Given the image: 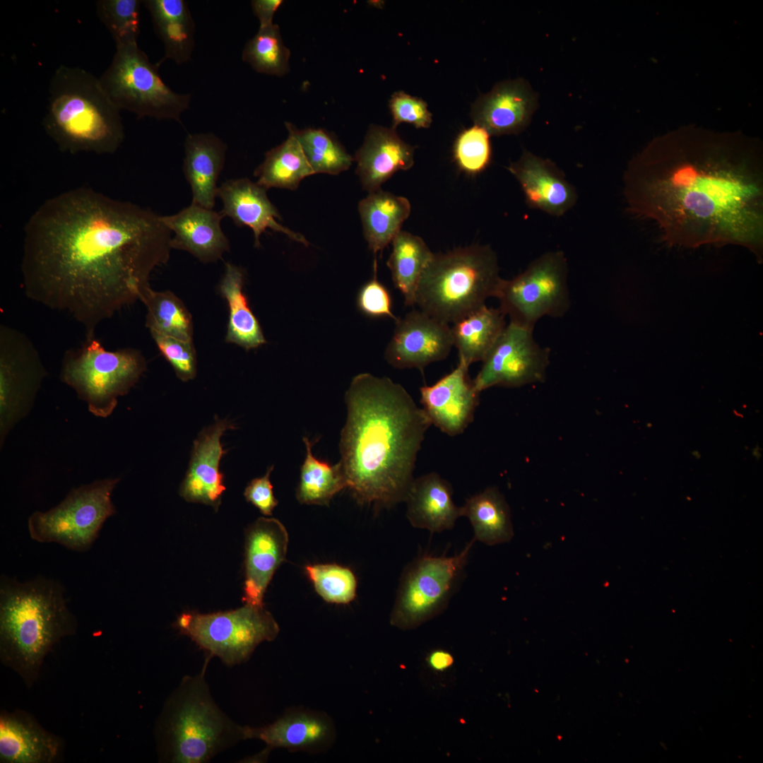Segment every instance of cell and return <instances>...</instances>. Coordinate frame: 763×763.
I'll use <instances>...</instances> for the list:
<instances>
[{
    "label": "cell",
    "instance_id": "1",
    "mask_svg": "<svg viewBox=\"0 0 763 763\" xmlns=\"http://www.w3.org/2000/svg\"><path fill=\"white\" fill-rule=\"evenodd\" d=\"M172 232L149 208L88 187L43 202L24 228L20 264L28 298L95 329L150 287L170 258Z\"/></svg>",
    "mask_w": 763,
    "mask_h": 763
},
{
    "label": "cell",
    "instance_id": "2",
    "mask_svg": "<svg viewBox=\"0 0 763 763\" xmlns=\"http://www.w3.org/2000/svg\"><path fill=\"white\" fill-rule=\"evenodd\" d=\"M629 212L653 222L668 244L739 245L763 255L760 142L687 126L654 138L624 177Z\"/></svg>",
    "mask_w": 763,
    "mask_h": 763
},
{
    "label": "cell",
    "instance_id": "3",
    "mask_svg": "<svg viewBox=\"0 0 763 763\" xmlns=\"http://www.w3.org/2000/svg\"><path fill=\"white\" fill-rule=\"evenodd\" d=\"M345 401L339 450L347 488L375 508L404 502L432 425L427 416L401 384L369 373L353 377Z\"/></svg>",
    "mask_w": 763,
    "mask_h": 763
},
{
    "label": "cell",
    "instance_id": "4",
    "mask_svg": "<svg viewBox=\"0 0 763 763\" xmlns=\"http://www.w3.org/2000/svg\"><path fill=\"white\" fill-rule=\"evenodd\" d=\"M65 590L42 576L26 582L0 579V660L28 688L40 675L45 657L63 638L77 630Z\"/></svg>",
    "mask_w": 763,
    "mask_h": 763
},
{
    "label": "cell",
    "instance_id": "5",
    "mask_svg": "<svg viewBox=\"0 0 763 763\" xmlns=\"http://www.w3.org/2000/svg\"><path fill=\"white\" fill-rule=\"evenodd\" d=\"M48 91L42 124L60 150L112 154L119 148L124 138L120 110L99 78L83 69L61 65Z\"/></svg>",
    "mask_w": 763,
    "mask_h": 763
},
{
    "label": "cell",
    "instance_id": "6",
    "mask_svg": "<svg viewBox=\"0 0 763 763\" xmlns=\"http://www.w3.org/2000/svg\"><path fill=\"white\" fill-rule=\"evenodd\" d=\"M202 670L185 675L166 699L154 727L160 762L203 763L244 740V726L213 698Z\"/></svg>",
    "mask_w": 763,
    "mask_h": 763
},
{
    "label": "cell",
    "instance_id": "7",
    "mask_svg": "<svg viewBox=\"0 0 763 763\" xmlns=\"http://www.w3.org/2000/svg\"><path fill=\"white\" fill-rule=\"evenodd\" d=\"M503 278L497 255L474 244L434 254L418 285L415 304L446 324H454L497 297Z\"/></svg>",
    "mask_w": 763,
    "mask_h": 763
},
{
    "label": "cell",
    "instance_id": "8",
    "mask_svg": "<svg viewBox=\"0 0 763 763\" xmlns=\"http://www.w3.org/2000/svg\"><path fill=\"white\" fill-rule=\"evenodd\" d=\"M146 369L142 353L133 348L107 350L93 337L79 348L67 350L60 379L72 388L95 416L105 418L118 398L127 394Z\"/></svg>",
    "mask_w": 763,
    "mask_h": 763
},
{
    "label": "cell",
    "instance_id": "9",
    "mask_svg": "<svg viewBox=\"0 0 763 763\" xmlns=\"http://www.w3.org/2000/svg\"><path fill=\"white\" fill-rule=\"evenodd\" d=\"M174 626L204 651L206 658L218 657L227 666L246 662L258 645L274 640L280 631L264 606L247 603L227 611L184 612Z\"/></svg>",
    "mask_w": 763,
    "mask_h": 763
},
{
    "label": "cell",
    "instance_id": "10",
    "mask_svg": "<svg viewBox=\"0 0 763 763\" xmlns=\"http://www.w3.org/2000/svg\"><path fill=\"white\" fill-rule=\"evenodd\" d=\"M159 66L152 64L137 42L116 46L108 68L99 78L114 104L140 119H175L190 105L191 95L174 92L162 80Z\"/></svg>",
    "mask_w": 763,
    "mask_h": 763
},
{
    "label": "cell",
    "instance_id": "11",
    "mask_svg": "<svg viewBox=\"0 0 763 763\" xmlns=\"http://www.w3.org/2000/svg\"><path fill=\"white\" fill-rule=\"evenodd\" d=\"M119 481L105 478L81 485L56 507L35 511L28 521L30 538L77 552L88 550L105 522L116 513L112 495Z\"/></svg>",
    "mask_w": 763,
    "mask_h": 763
},
{
    "label": "cell",
    "instance_id": "12",
    "mask_svg": "<svg viewBox=\"0 0 763 763\" xmlns=\"http://www.w3.org/2000/svg\"><path fill=\"white\" fill-rule=\"evenodd\" d=\"M474 541L454 556L422 555L405 568L390 615L391 625L415 629L446 608Z\"/></svg>",
    "mask_w": 763,
    "mask_h": 763
},
{
    "label": "cell",
    "instance_id": "13",
    "mask_svg": "<svg viewBox=\"0 0 763 763\" xmlns=\"http://www.w3.org/2000/svg\"><path fill=\"white\" fill-rule=\"evenodd\" d=\"M567 275L562 252L545 253L514 278L503 279L499 307L510 322L531 329L543 317H562L571 306Z\"/></svg>",
    "mask_w": 763,
    "mask_h": 763
},
{
    "label": "cell",
    "instance_id": "14",
    "mask_svg": "<svg viewBox=\"0 0 763 763\" xmlns=\"http://www.w3.org/2000/svg\"><path fill=\"white\" fill-rule=\"evenodd\" d=\"M47 371L31 340L19 330L0 326V445L30 412Z\"/></svg>",
    "mask_w": 763,
    "mask_h": 763
},
{
    "label": "cell",
    "instance_id": "15",
    "mask_svg": "<svg viewBox=\"0 0 763 763\" xmlns=\"http://www.w3.org/2000/svg\"><path fill=\"white\" fill-rule=\"evenodd\" d=\"M550 350L540 346L533 329L509 323L473 379L480 393L492 386L519 387L542 382L550 364Z\"/></svg>",
    "mask_w": 763,
    "mask_h": 763
},
{
    "label": "cell",
    "instance_id": "16",
    "mask_svg": "<svg viewBox=\"0 0 763 763\" xmlns=\"http://www.w3.org/2000/svg\"><path fill=\"white\" fill-rule=\"evenodd\" d=\"M395 323L384 352L385 360L395 368L422 369L446 358L454 346L449 324L420 309L409 312Z\"/></svg>",
    "mask_w": 763,
    "mask_h": 763
},
{
    "label": "cell",
    "instance_id": "17",
    "mask_svg": "<svg viewBox=\"0 0 763 763\" xmlns=\"http://www.w3.org/2000/svg\"><path fill=\"white\" fill-rule=\"evenodd\" d=\"M244 740L257 739L266 750L284 748L310 754L324 752L336 739L333 719L326 713L302 707L287 709L273 723L261 726H244Z\"/></svg>",
    "mask_w": 763,
    "mask_h": 763
},
{
    "label": "cell",
    "instance_id": "18",
    "mask_svg": "<svg viewBox=\"0 0 763 763\" xmlns=\"http://www.w3.org/2000/svg\"><path fill=\"white\" fill-rule=\"evenodd\" d=\"M288 540L285 526L275 518L259 517L247 529L244 603L264 606L266 588L285 560Z\"/></svg>",
    "mask_w": 763,
    "mask_h": 763
},
{
    "label": "cell",
    "instance_id": "19",
    "mask_svg": "<svg viewBox=\"0 0 763 763\" xmlns=\"http://www.w3.org/2000/svg\"><path fill=\"white\" fill-rule=\"evenodd\" d=\"M468 367H456L430 386L420 388V403L431 425L449 436L464 432L474 418L480 392L468 374Z\"/></svg>",
    "mask_w": 763,
    "mask_h": 763
},
{
    "label": "cell",
    "instance_id": "20",
    "mask_svg": "<svg viewBox=\"0 0 763 763\" xmlns=\"http://www.w3.org/2000/svg\"><path fill=\"white\" fill-rule=\"evenodd\" d=\"M235 428L227 419L216 418L215 422L203 429L194 441L189 467L179 490V495L187 502L218 509L225 490L220 463L227 452L220 439L226 430Z\"/></svg>",
    "mask_w": 763,
    "mask_h": 763
},
{
    "label": "cell",
    "instance_id": "21",
    "mask_svg": "<svg viewBox=\"0 0 763 763\" xmlns=\"http://www.w3.org/2000/svg\"><path fill=\"white\" fill-rule=\"evenodd\" d=\"M538 106V95L524 78L497 83L473 104L471 116L475 124L490 135L517 134L530 124Z\"/></svg>",
    "mask_w": 763,
    "mask_h": 763
},
{
    "label": "cell",
    "instance_id": "22",
    "mask_svg": "<svg viewBox=\"0 0 763 763\" xmlns=\"http://www.w3.org/2000/svg\"><path fill=\"white\" fill-rule=\"evenodd\" d=\"M217 197L223 203V217H230L235 225L247 226L254 233V246L260 247V237L267 229L284 233L305 246L308 241L301 234L280 225L281 216L271 202L266 189L248 178L227 179L218 189Z\"/></svg>",
    "mask_w": 763,
    "mask_h": 763
},
{
    "label": "cell",
    "instance_id": "23",
    "mask_svg": "<svg viewBox=\"0 0 763 763\" xmlns=\"http://www.w3.org/2000/svg\"><path fill=\"white\" fill-rule=\"evenodd\" d=\"M507 168L519 182L531 208L560 216L574 205L575 189L550 160L524 150Z\"/></svg>",
    "mask_w": 763,
    "mask_h": 763
},
{
    "label": "cell",
    "instance_id": "24",
    "mask_svg": "<svg viewBox=\"0 0 763 763\" xmlns=\"http://www.w3.org/2000/svg\"><path fill=\"white\" fill-rule=\"evenodd\" d=\"M62 751V740L30 714L20 709L1 711L0 762L53 763Z\"/></svg>",
    "mask_w": 763,
    "mask_h": 763
},
{
    "label": "cell",
    "instance_id": "25",
    "mask_svg": "<svg viewBox=\"0 0 763 763\" xmlns=\"http://www.w3.org/2000/svg\"><path fill=\"white\" fill-rule=\"evenodd\" d=\"M414 152L415 147L403 141L395 129L371 125L354 158L362 188L376 191L398 171L410 169Z\"/></svg>",
    "mask_w": 763,
    "mask_h": 763
},
{
    "label": "cell",
    "instance_id": "26",
    "mask_svg": "<svg viewBox=\"0 0 763 763\" xmlns=\"http://www.w3.org/2000/svg\"><path fill=\"white\" fill-rule=\"evenodd\" d=\"M220 212L192 203L176 214L161 216L174 232L171 248L186 251L203 263L215 262L230 250V242L221 228Z\"/></svg>",
    "mask_w": 763,
    "mask_h": 763
},
{
    "label": "cell",
    "instance_id": "27",
    "mask_svg": "<svg viewBox=\"0 0 763 763\" xmlns=\"http://www.w3.org/2000/svg\"><path fill=\"white\" fill-rule=\"evenodd\" d=\"M452 495L451 485L435 472L414 478L404 500L407 519L413 527L432 533L451 529L461 516Z\"/></svg>",
    "mask_w": 763,
    "mask_h": 763
},
{
    "label": "cell",
    "instance_id": "28",
    "mask_svg": "<svg viewBox=\"0 0 763 763\" xmlns=\"http://www.w3.org/2000/svg\"><path fill=\"white\" fill-rule=\"evenodd\" d=\"M226 150V144L212 133L191 134L186 137L183 171L191 189L192 203L214 208Z\"/></svg>",
    "mask_w": 763,
    "mask_h": 763
},
{
    "label": "cell",
    "instance_id": "29",
    "mask_svg": "<svg viewBox=\"0 0 763 763\" xmlns=\"http://www.w3.org/2000/svg\"><path fill=\"white\" fill-rule=\"evenodd\" d=\"M157 35L165 47V55L157 64L172 59L177 64L191 59L194 48L195 24L188 5L183 0H146Z\"/></svg>",
    "mask_w": 763,
    "mask_h": 763
},
{
    "label": "cell",
    "instance_id": "30",
    "mask_svg": "<svg viewBox=\"0 0 763 763\" xmlns=\"http://www.w3.org/2000/svg\"><path fill=\"white\" fill-rule=\"evenodd\" d=\"M363 234L374 254L382 252L401 231L409 217L411 206L408 199L379 189L369 193L358 206Z\"/></svg>",
    "mask_w": 763,
    "mask_h": 763
},
{
    "label": "cell",
    "instance_id": "31",
    "mask_svg": "<svg viewBox=\"0 0 763 763\" xmlns=\"http://www.w3.org/2000/svg\"><path fill=\"white\" fill-rule=\"evenodd\" d=\"M506 315L499 307L486 305L451 326L459 362L468 367L483 362L504 330Z\"/></svg>",
    "mask_w": 763,
    "mask_h": 763
},
{
    "label": "cell",
    "instance_id": "32",
    "mask_svg": "<svg viewBox=\"0 0 763 763\" xmlns=\"http://www.w3.org/2000/svg\"><path fill=\"white\" fill-rule=\"evenodd\" d=\"M244 282L242 269L227 263L219 284V291L227 301L229 308L225 341L249 350L265 344L266 341L243 292Z\"/></svg>",
    "mask_w": 763,
    "mask_h": 763
},
{
    "label": "cell",
    "instance_id": "33",
    "mask_svg": "<svg viewBox=\"0 0 763 763\" xmlns=\"http://www.w3.org/2000/svg\"><path fill=\"white\" fill-rule=\"evenodd\" d=\"M461 511L473 526L475 540L495 545L510 541L514 536L509 505L495 487L468 498Z\"/></svg>",
    "mask_w": 763,
    "mask_h": 763
},
{
    "label": "cell",
    "instance_id": "34",
    "mask_svg": "<svg viewBox=\"0 0 763 763\" xmlns=\"http://www.w3.org/2000/svg\"><path fill=\"white\" fill-rule=\"evenodd\" d=\"M391 243L386 265L406 305L413 306L418 285L434 253L420 237L406 231L401 230Z\"/></svg>",
    "mask_w": 763,
    "mask_h": 763
},
{
    "label": "cell",
    "instance_id": "35",
    "mask_svg": "<svg viewBox=\"0 0 763 763\" xmlns=\"http://www.w3.org/2000/svg\"><path fill=\"white\" fill-rule=\"evenodd\" d=\"M317 440L302 438L306 456L300 467L296 498L300 504L327 506L336 494L347 488V480L340 461L331 464L313 455L312 446Z\"/></svg>",
    "mask_w": 763,
    "mask_h": 763
},
{
    "label": "cell",
    "instance_id": "36",
    "mask_svg": "<svg viewBox=\"0 0 763 763\" xmlns=\"http://www.w3.org/2000/svg\"><path fill=\"white\" fill-rule=\"evenodd\" d=\"M313 174L299 141L290 133L284 142L266 153L264 160L254 171L256 183L266 190H295L303 179Z\"/></svg>",
    "mask_w": 763,
    "mask_h": 763
},
{
    "label": "cell",
    "instance_id": "37",
    "mask_svg": "<svg viewBox=\"0 0 763 763\" xmlns=\"http://www.w3.org/2000/svg\"><path fill=\"white\" fill-rule=\"evenodd\" d=\"M140 300L147 309L146 326L150 333L192 341L191 314L174 293L155 291L148 287L142 293Z\"/></svg>",
    "mask_w": 763,
    "mask_h": 763
},
{
    "label": "cell",
    "instance_id": "38",
    "mask_svg": "<svg viewBox=\"0 0 763 763\" xmlns=\"http://www.w3.org/2000/svg\"><path fill=\"white\" fill-rule=\"evenodd\" d=\"M288 133L299 141L314 174L338 175L347 170L353 161L343 146L321 129H298L285 123Z\"/></svg>",
    "mask_w": 763,
    "mask_h": 763
},
{
    "label": "cell",
    "instance_id": "39",
    "mask_svg": "<svg viewBox=\"0 0 763 763\" xmlns=\"http://www.w3.org/2000/svg\"><path fill=\"white\" fill-rule=\"evenodd\" d=\"M290 50L284 45L278 25L259 28L242 52V59L257 72L282 76L289 70Z\"/></svg>",
    "mask_w": 763,
    "mask_h": 763
},
{
    "label": "cell",
    "instance_id": "40",
    "mask_svg": "<svg viewBox=\"0 0 763 763\" xmlns=\"http://www.w3.org/2000/svg\"><path fill=\"white\" fill-rule=\"evenodd\" d=\"M305 573L315 591L326 602L348 604L356 597L357 581L348 567L336 564H315L305 567Z\"/></svg>",
    "mask_w": 763,
    "mask_h": 763
},
{
    "label": "cell",
    "instance_id": "41",
    "mask_svg": "<svg viewBox=\"0 0 763 763\" xmlns=\"http://www.w3.org/2000/svg\"><path fill=\"white\" fill-rule=\"evenodd\" d=\"M141 2L138 0H100L96 2L97 16L110 32L116 46L137 42Z\"/></svg>",
    "mask_w": 763,
    "mask_h": 763
},
{
    "label": "cell",
    "instance_id": "42",
    "mask_svg": "<svg viewBox=\"0 0 763 763\" xmlns=\"http://www.w3.org/2000/svg\"><path fill=\"white\" fill-rule=\"evenodd\" d=\"M490 136L485 129L475 124L458 135L454 143L453 156L461 171L476 175L490 165L492 157Z\"/></svg>",
    "mask_w": 763,
    "mask_h": 763
},
{
    "label": "cell",
    "instance_id": "43",
    "mask_svg": "<svg viewBox=\"0 0 763 763\" xmlns=\"http://www.w3.org/2000/svg\"><path fill=\"white\" fill-rule=\"evenodd\" d=\"M158 348L173 367L177 377L188 382L196 376V354L192 341L150 333Z\"/></svg>",
    "mask_w": 763,
    "mask_h": 763
},
{
    "label": "cell",
    "instance_id": "44",
    "mask_svg": "<svg viewBox=\"0 0 763 763\" xmlns=\"http://www.w3.org/2000/svg\"><path fill=\"white\" fill-rule=\"evenodd\" d=\"M389 109L393 118L392 128L395 129L402 123L413 124L417 129H427L432 122L427 103L403 91L396 92L391 95Z\"/></svg>",
    "mask_w": 763,
    "mask_h": 763
},
{
    "label": "cell",
    "instance_id": "45",
    "mask_svg": "<svg viewBox=\"0 0 763 763\" xmlns=\"http://www.w3.org/2000/svg\"><path fill=\"white\" fill-rule=\"evenodd\" d=\"M357 306L364 315L370 318L388 317L395 321L398 319L392 312L391 294L386 286L377 279L376 272L374 277L360 289Z\"/></svg>",
    "mask_w": 763,
    "mask_h": 763
},
{
    "label": "cell",
    "instance_id": "46",
    "mask_svg": "<svg viewBox=\"0 0 763 763\" xmlns=\"http://www.w3.org/2000/svg\"><path fill=\"white\" fill-rule=\"evenodd\" d=\"M273 466L267 468L266 473L261 477L252 479L244 491L246 500L256 507L264 516H271L278 501L273 492L270 476Z\"/></svg>",
    "mask_w": 763,
    "mask_h": 763
},
{
    "label": "cell",
    "instance_id": "47",
    "mask_svg": "<svg viewBox=\"0 0 763 763\" xmlns=\"http://www.w3.org/2000/svg\"><path fill=\"white\" fill-rule=\"evenodd\" d=\"M282 0H254L252 1V7L254 15L259 20L260 27L269 26L273 23V16L282 5Z\"/></svg>",
    "mask_w": 763,
    "mask_h": 763
},
{
    "label": "cell",
    "instance_id": "48",
    "mask_svg": "<svg viewBox=\"0 0 763 763\" xmlns=\"http://www.w3.org/2000/svg\"><path fill=\"white\" fill-rule=\"evenodd\" d=\"M429 668L436 672H442L450 668L454 663L453 656L444 649H434L426 657Z\"/></svg>",
    "mask_w": 763,
    "mask_h": 763
}]
</instances>
